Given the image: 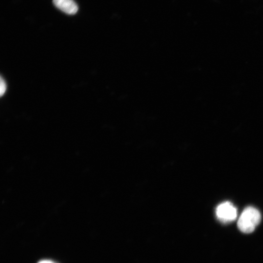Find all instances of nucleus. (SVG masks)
Returning a JSON list of instances; mask_svg holds the SVG:
<instances>
[{
	"label": "nucleus",
	"instance_id": "5",
	"mask_svg": "<svg viewBox=\"0 0 263 263\" xmlns=\"http://www.w3.org/2000/svg\"><path fill=\"white\" fill-rule=\"evenodd\" d=\"M38 263H55L50 260H43V261H40Z\"/></svg>",
	"mask_w": 263,
	"mask_h": 263
},
{
	"label": "nucleus",
	"instance_id": "4",
	"mask_svg": "<svg viewBox=\"0 0 263 263\" xmlns=\"http://www.w3.org/2000/svg\"><path fill=\"white\" fill-rule=\"evenodd\" d=\"M0 96H2L5 93L6 90V85L5 81L2 79V77H0Z\"/></svg>",
	"mask_w": 263,
	"mask_h": 263
},
{
	"label": "nucleus",
	"instance_id": "2",
	"mask_svg": "<svg viewBox=\"0 0 263 263\" xmlns=\"http://www.w3.org/2000/svg\"><path fill=\"white\" fill-rule=\"evenodd\" d=\"M216 215L218 219L224 223L235 220L237 216L236 207L229 202H225L217 206Z\"/></svg>",
	"mask_w": 263,
	"mask_h": 263
},
{
	"label": "nucleus",
	"instance_id": "1",
	"mask_svg": "<svg viewBox=\"0 0 263 263\" xmlns=\"http://www.w3.org/2000/svg\"><path fill=\"white\" fill-rule=\"evenodd\" d=\"M261 220V215L259 210L254 207H248L240 215L237 225L242 232L249 233L254 230Z\"/></svg>",
	"mask_w": 263,
	"mask_h": 263
},
{
	"label": "nucleus",
	"instance_id": "3",
	"mask_svg": "<svg viewBox=\"0 0 263 263\" xmlns=\"http://www.w3.org/2000/svg\"><path fill=\"white\" fill-rule=\"evenodd\" d=\"M55 6L58 9L69 15L75 14L78 7L73 0H53Z\"/></svg>",
	"mask_w": 263,
	"mask_h": 263
}]
</instances>
